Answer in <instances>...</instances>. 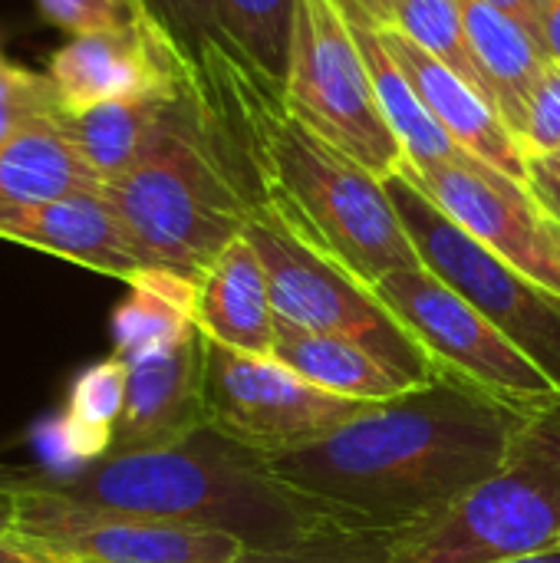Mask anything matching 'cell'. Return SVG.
I'll list each match as a JSON object with an SVG mask.
<instances>
[{
	"instance_id": "cell-1",
	"label": "cell",
	"mask_w": 560,
	"mask_h": 563,
	"mask_svg": "<svg viewBox=\"0 0 560 563\" xmlns=\"http://www.w3.org/2000/svg\"><path fill=\"white\" fill-rule=\"evenodd\" d=\"M528 419L432 383L370 406L327 439L264 455V465L337 521L403 534L475 492Z\"/></svg>"
},
{
	"instance_id": "cell-2",
	"label": "cell",
	"mask_w": 560,
	"mask_h": 563,
	"mask_svg": "<svg viewBox=\"0 0 560 563\" xmlns=\"http://www.w3.org/2000/svg\"><path fill=\"white\" fill-rule=\"evenodd\" d=\"M188 82L221 115L261 191V211L310 251L366 287L422 267L386 178L373 175L287 106L281 82L254 66L241 46H221L185 69Z\"/></svg>"
},
{
	"instance_id": "cell-3",
	"label": "cell",
	"mask_w": 560,
	"mask_h": 563,
	"mask_svg": "<svg viewBox=\"0 0 560 563\" xmlns=\"http://www.w3.org/2000/svg\"><path fill=\"white\" fill-rule=\"evenodd\" d=\"M17 482L102 511L215 528L257 551L287 548L343 525L307 495L277 482L264 455L208 426L178 445L106 455L76 472L17 468Z\"/></svg>"
},
{
	"instance_id": "cell-4",
	"label": "cell",
	"mask_w": 560,
	"mask_h": 563,
	"mask_svg": "<svg viewBox=\"0 0 560 563\" xmlns=\"http://www.w3.org/2000/svg\"><path fill=\"white\" fill-rule=\"evenodd\" d=\"M145 267L198 280L261 211L251 165L221 115L188 82L165 132L116 181L102 185Z\"/></svg>"
},
{
	"instance_id": "cell-5",
	"label": "cell",
	"mask_w": 560,
	"mask_h": 563,
	"mask_svg": "<svg viewBox=\"0 0 560 563\" xmlns=\"http://www.w3.org/2000/svg\"><path fill=\"white\" fill-rule=\"evenodd\" d=\"M560 544V399L531 416L502 465L446 515L393 541V563H498Z\"/></svg>"
},
{
	"instance_id": "cell-6",
	"label": "cell",
	"mask_w": 560,
	"mask_h": 563,
	"mask_svg": "<svg viewBox=\"0 0 560 563\" xmlns=\"http://www.w3.org/2000/svg\"><path fill=\"white\" fill-rule=\"evenodd\" d=\"M373 294L429 360L436 383L475 393L521 416H538L560 399L545 369L432 271H396Z\"/></svg>"
},
{
	"instance_id": "cell-7",
	"label": "cell",
	"mask_w": 560,
	"mask_h": 563,
	"mask_svg": "<svg viewBox=\"0 0 560 563\" xmlns=\"http://www.w3.org/2000/svg\"><path fill=\"white\" fill-rule=\"evenodd\" d=\"M281 89L307 129L373 175L389 178L406 162L403 145L380 112L340 0H294L290 63Z\"/></svg>"
},
{
	"instance_id": "cell-8",
	"label": "cell",
	"mask_w": 560,
	"mask_h": 563,
	"mask_svg": "<svg viewBox=\"0 0 560 563\" xmlns=\"http://www.w3.org/2000/svg\"><path fill=\"white\" fill-rule=\"evenodd\" d=\"M389 201L422 261L442 284L465 297L560 389V297L482 247L446 218L403 172L386 178Z\"/></svg>"
},
{
	"instance_id": "cell-9",
	"label": "cell",
	"mask_w": 560,
	"mask_h": 563,
	"mask_svg": "<svg viewBox=\"0 0 560 563\" xmlns=\"http://www.w3.org/2000/svg\"><path fill=\"white\" fill-rule=\"evenodd\" d=\"M3 541L50 563H231L244 544L224 531L76 505L17 482L3 485Z\"/></svg>"
},
{
	"instance_id": "cell-10",
	"label": "cell",
	"mask_w": 560,
	"mask_h": 563,
	"mask_svg": "<svg viewBox=\"0 0 560 563\" xmlns=\"http://www.w3.org/2000/svg\"><path fill=\"white\" fill-rule=\"evenodd\" d=\"M244 238L264 264L271 303L281 320L314 333L353 340L413 386L436 383L429 360L380 303L373 287L360 284L356 277L310 251L267 211H257L248 221Z\"/></svg>"
},
{
	"instance_id": "cell-11",
	"label": "cell",
	"mask_w": 560,
	"mask_h": 563,
	"mask_svg": "<svg viewBox=\"0 0 560 563\" xmlns=\"http://www.w3.org/2000/svg\"><path fill=\"white\" fill-rule=\"evenodd\" d=\"M376 402L323 393L271 356H251L205 340V416L208 429L257 452L304 449Z\"/></svg>"
},
{
	"instance_id": "cell-12",
	"label": "cell",
	"mask_w": 560,
	"mask_h": 563,
	"mask_svg": "<svg viewBox=\"0 0 560 563\" xmlns=\"http://www.w3.org/2000/svg\"><path fill=\"white\" fill-rule=\"evenodd\" d=\"M399 172L482 247L560 297V221L531 185L465 152L436 165L403 162Z\"/></svg>"
},
{
	"instance_id": "cell-13",
	"label": "cell",
	"mask_w": 560,
	"mask_h": 563,
	"mask_svg": "<svg viewBox=\"0 0 560 563\" xmlns=\"http://www.w3.org/2000/svg\"><path fill=\"white\" fill-rule=\"evenodd\" d=\"M46 76L63 112H83L116 99L178 89L185 59L155 23H142L69 36L50 56Z\"/></svg>"
},
{
	"instance_id": "cell-14",
	"label": "cell",
	"mask_w": 560,
	"mask_h": 563,
	"mask_svg": "<svg viewBox=\"0 0 560 563\" xmlns=\"http://www.w3.org/2000/svg\"><path fill=\"white\" fill-rule=\"evenodd\" d=\"M125 366V406L109 455L168 449L208 426L205 336L198 327L175 346L132 360Z\"/></svg>"
},
{
	"instance_id": "cell-15",
	"label": "cell",
	"mask_w": 560,
	"mask_h": 563,
	"mask_svg": "<svg viewBox=\"0 0 560 563\" xmlns=\"http://www.w3.org/2000/svg\"><path fill=\"white\" fill-rule=\"evenodd\" d=\"M0 238L56 254L125 284L145 271L139 251L132 247L119 214L102 191L0 208Z\"/></svg>"
},
{
	"instance_id": "cell-16",
	"label": "cell",
	"mask_w": 560,
	"mask_h": 563,
	"mask_svg": "<svg viewBox=\"0 0 560 563\" xmlns=\"http://www.w3.org/2000/svg\"><path fill=\"white\" fill-rule=\"evenodd\" d=\"M383 40H386L393 59L403 66L406 79L413 82L416 96L429 109V115L439 122V129L465 155L528 185L531 165H528L525 152L518 148L515 135L505 129L498 109L475 86H469L455 69H449L432 53H426L419 43H413L406 33L383 30Z\"/></svg>"
},
{
	"instance_id": "cell-17",
	"label": "cell",
	"mask_w": 560,
	"mask_h": 563,
	"mask_svg": "<svg viewBox=\"0 0 560 563\" xmlns=\"http://www.w3.org/2000/svg\"><path fill=\"white\" fill-rule=\"evenodd\" d=\"M191 317L205 340L238 353L271 356L277 313L264 264L244 234L231 241L195 280Z\"/></svg>"
},
{
	"instance_id": "cell-18",
	"label": "cell",
	"mask_w": 560,
	"mask_h": 563,
	"mask_svg": "<svg viewBox=\"0 0 560 563\" xmlns=\"http://www.w3.org/2000/svg\"><path fill=\"white\" fill-rule=\"evenodd\" d=\"M465 13V36L469 49L482 69V79L488 86V96L505 122V129L515 135L525 106L541 82L545 69L551 66V56L528 23L518 16L482 3V0H462Z\"/></svg>"
},
{
	"instance_id": "cell-19",
	"label": "cell",
	"mask_w": 560,
	"mask_h": 563,
	"mask_svg": "<svg viewBox=\"0 0 560 563\" xmlns=\"http://www.w3.org/2000/svg\"><path fill=\"white\" fill-rule=\"evenodd\" d=\"M271 360L287 366L310 386L343 396V399L386 402L409 389H419L409 379H403L396 369H389L383 360H376L366 346L343 340V336L294 327L281 317L274 327Z\"/></svg>"
},
{
	"instance_id": "cell-20",
	"label": "cell",
	"mask_w": 560,
	"mask_h": 563,
	"mask_svg": "<svg viewBox=\"0 0 560 563\" xmlns=\"http://www.w3.org/2000/svg\"><path fill=\"white\" fill-rule=\"evenodd\" d=\"M83 191H102V181L66 132L63 112L30 122L0 145V208L43 205Z\"/></svg>"
},
{
	"instance_id": "cell-21",
	"label": "cell",
	"mask_w": 560,
	"mask_h": 563,
	"mask_svg": "<svg viewBox=\"0 0 560 563\" xmlns=\"http://www.w3.org/2000/svg\"><path fill=\"white\" fill-rule=\"evenodd\" d=\"M129 366L119 356L83 369L69 389V409L40 429V452L46 472H76L112 452L116 426L125 406Z\"/></svg>"
},
{
	"instance_id": "cell-22",
	"label": "cell",
	"mask_w": 560,
	"mask_h": 563,
	"mask_svg": "<svg viewBox=\"0 0 560 563\" xmlns=\"http://www.w3.org/2000/svg\"><path fill=\"white\" fill-rule=\"evenodd\" d=\"M178 92L182 86L102 102L83 112H63L66 132L73 135L76 148L83 152L86 165L96 172L102 185L116 181L119 175H125L132 165L145 158V152L165 132Z\"/></svg>"
},
{
	"instance_id": "cell-23",
	"label": "cell",
	"mask_w": 560,
	"mask_h": 563,
	"mask_svg": "<svg viewBox=\"0 0 560 563\" xmlns=\"http://www.w3.org/2000/svg\"><path fill=\"white\" fill-rule=\"evenodd\" d=\"M347 20H350L353 36L360 43V53H363L366 73H370L380 112H383L389 132L396 135V142L403 145L406 162L436 165V162H449V158L462 155V148L429 115V109L416 96L413 82L406 79L403 66L393 59V53H389V46L383 40V30H376V26H370L363 20H353L350 13H347Z\"/></svg>"
},
{
	"instance_id": "cell-24",
	"label": "cell",
	"mask_w": 560,
	"mask_h": 563,
	"mask_svg": "<svg viewBox=\"0 0 560 563\" xmlns=\"http://www.w3.org/2000/svg\"><path fill=\"white\" fill-rule=\"evenodd\" d=\"M195 280L145 267L129 280L125 300L112 313V343L119 360L132 363L175 346L195 330Z\"/></svg>"
},
{
	"instance_id": "cell-25",
	"label": "cell",
	"mask_w": 560,
	"mask_h": 563,
	"mask_svg": "<svg viewBox=\"0 0 560 563\" xmlns=\"http://www.w3.org/2000/svg\"><path fill=\"white\" fill-rule=\"evenodd\" d=\"M389 30L406 33L413 43H419L439 63L455 69L469 86H475L492 102L488 86L482 79V69H479V63H475V56L469 49L462 0H396Z\"/></svg>"
},
{
	"instance_id": "cell-26",
	"label": "cell",
	"mask_w": 560,
	"mask_h": 563,
	"mask_svg": "<svg viewBox=\"0 0 560 563\" xmlns=\"http://www.w3.org/2000/svg\"><path fill=\"white\" fill-rule=\"evenodd\" d=\"M224 33L261 66L274 82L284 86L290 63V23L294 0H215Z\"/></svg>"
},
{
	"instance_id": "cell-27",
	"label": "cell",
	"mask_w": 560,
	"mask_h": 563,
	"mask_svg": "<svg viewBox=\"0 0 560 563\" xmlns=\"http://www.w3.org/2000/svg\"><path fill=\"white\" fill-rule=\"evenodd\" d=\"M399 531L330 525L287 548H244L231 563H393Z\"/></svg>"
},
{
	"instance_id": "cell-28",
	"label": "cell",
	"mask_w": 560,
	"mask_h": 563,
	"mask_svg": "<svg viewBox=\"0 0 560 563\" xmlns=\"http://www.w3.org/2000/svg\"><path fill=\"white\" fill-rule=\"evenodd\" d=\"M142 3L182 53L185 69L198 66L208 53L234 43L221 26L215 0H142Z\"/></svg>"
},
{
	"instance_id": "cell-29",
	"label": "cell",
	"mask_w": 560,
	"mask_h": 563,
	"mask_svg": "<svg viewBox=\"0 0 560 563\" xmlns=\"http://www.w3.org/2000/svg\"><path fill=\"white\" fill-rule=\"evenodd\" d=\"M59 96L46 73L0 59V145L36 119L59 115Z\"/></svg>"
},
{
	"instance_id": "cell-30",
	"label": "cell",
	"mask_w": 560,
	"mask_h": 563,
	"mask_svg": "<svg viewBox=\"0 0 560 563\" xmlns=\"http://www.w3.org/2000/svg\"><path fill=\"white\" fill-rule=\"evenodd\" d=\"M36 7L53 26L66 30L69 36L96 33V30H116V26L155 23L142 0H36Z\"/></svg>"
},
{
	"instance_id": "cell-31",
	"label": "cell",
	"mask_w": 560,
	"mask_h": 563,
	"mask_svg": "<svg viewBox=\"0 0 560 563\" xmlns=\"http://www.w3.org/2000/svg\"><path fill=\"white\" fill-rule=\"evenodd\" d=\"M515 142L525 152L528 165L560 152V63L551 59L541 82L535 86L525 115L515 129Z\"/></svg>"
},
{
	"instance_id": "cell-32",
	"label": "cell",
	"mask_w": 560,
	"mask_h": 563,
	"mask_svg": "<svg viewBox=\"0 0 560 563\" xmlns=\"http://www.w3.org/2000/svg\"><path fill=\"white\" fill-rule=\"evenodd\" d=\"M528 185L538 195V201L560 221V168H551L545 162H531Z\"/></svg>"
},
{
	"instance_id": "cell-33",
	"label": "cell",
	"mask_w": 560,
	"mask_h": 563,
	"mask_svg": "<svg viewBox=\"0 0 560 563\" xmlns=\"http://www.w3.org/2000/svg\"><path fill=\"white\" fill-rule=\"evenodd\" d=\"M343 10L353 16V20H363L376 30H389L393 26V10H396V0H340Z\"/></svg>"
},
{
	"instance_id": "cell-34",
	"label": "cell",
	"mask_w": 560,
	"mask_h": 563,
	"mask_svg": "<svg viewBox=\"0 0 560 563\" xmlns=\"http://www.w3.org/2000/svg\"><path fill=\"white\" fill-rule=\"evenodd\" d=\"M538 36H541V43H545L548 56L560 63V0H548V7L541 10Z\"/></svg>"
},
{
	"instance_id": "cell-35",
	"label": "cell",
	"mask_w": 560,
	"mask_h": 563,
	"mask_svg": "<svg viewBox=\"0 0 560 563\" xmlns=\"http://www.w3.org/2000/svg\"><path fill=\"white\" fill-rule=\"evenodd\" d=\"M482 3H492L512 16H518L521 23H528L531 30H538V20H541V10L548 7V0H482Z\"/></svg>"
},
{
	"instance_id": "cell-36",
	"label": "cell",
	"mask_w": 560,
	"mask_h": 563,
	"mask_svg": "<svg viewBox=\"0 0 560 563\" xmlns=\"http://www.w3.org/2000/svg\"><path fill=\"white\" fill-rule=\"evenodd\" d=\"M498 563H560V548H551V551H541V554L512 558V561H498Z\"/></svg>"
},
{
	"instance_id": "cell-37",
	"label": "cell",
	"mask_w": 560,
	"mask_h": 563,
	"mask_svg": "<svg viewBox=\"0 0 560 563\" xmlns=\"http://www.w3.org/2000/svg\"><path fill=\"white\" fill-rule=\"evenodd\" d=\"M3 563H50V561H40V558H33V554H23V551L10 548V554H7V561Z\"/></svg>"
},
{
	"instance_id": "cell-38",
	"label": "cell",
	"mask_w": 560,
	"mask_h": 563,
	"mask_svg": "<svg viewBox=\"0 0 560 563\" xmlns=\"http://www.w3.org/2000/svg\"><path fill=\"white\" fill-rule=\"evenodd\" d=\"M538 162H545V165H551V168H560V152L548 155V158H538Z\"/></svg>"
},
{
	"instance_id": "cell-39",
	"label": "cell",
	"mask_w": 560,
	"mask_h": 563,
	"mask_svg": "<svg viewBox=\"0 0 560 563\" xmlns=\"http://www.w3.org/2000/svg\"><path fill=\"white\" fill-rule=\"evenodd\" d=\"M7 554H10V544L3 541V534H0V563L7 561Z\"/></svg>"
},
{
	"instance_id": "cell-40",
	"label": "cell",
	"mask_w": 560,
	"mask_h": 563,
	"mask_svg": "<svg viewBox=\"0 0 560 563\" xmlns=\"http://www.w3.org/2000/svg\"><path fill=\"white\" fill-rule=\"evenodd\" d=\"M10 475H13V468H0V488H3L7 482H10Z\"/></svg>"
},
{
	"instance_id": "cell-41",
	"label": "cell",
	"mask_w": 560,
	"mask_h": 563,
	"mask_svg": "<svg viewBox=\"0 0 560 563\" xmlns=\"http://www.w3.org/2000/svg\"><path fill=\"white\" fill-rule=\"evenodd\" d=\"M0 59H7V56H3V46H0Z\"/></svg>"
},
{
	"instance_id": "cell-42",
	"label": "cell",
	"mask_w": 560,
	"mask_h": 563,
	"mask_svg": "<svg viewBox=\"0 0 560 563\" xmlns=\"http://www.w3.org/2000/svg\"><path fill=\"white\" fill-rule=\"evenodd\" d=\"M558 548H560V544H558Z\"/></svg>"
}]
</instances>
